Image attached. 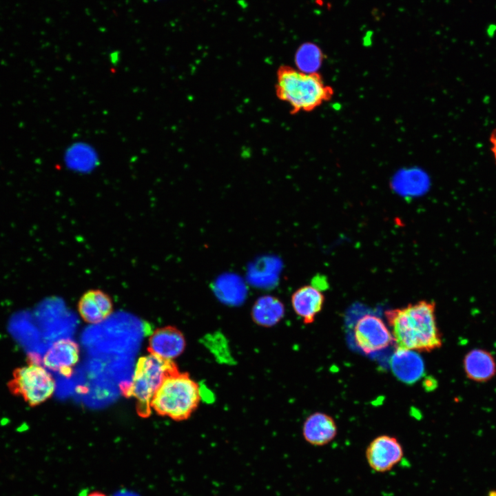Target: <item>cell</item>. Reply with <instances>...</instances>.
<instances>
[{
	"instance_id": "obj_14",
	"label": "cell",
	"mask_w": 496,
	"mask_h": 496,
	"mask_svg": "<svg viewBox=\"0 0 496 496\" xmlns=\"http://www.w3.org/2000/svg\"><path fill=\"white\" fill-rule=\"evenodd\" d=\"M304 440L313 446H323L331 442L337 435V426L327 414L316 412L305 420L302 426Z\"/></svg>"
},
{
	"instance_id": "obj_12",
	"label": "cell",
	"mask_w": 496,
	"mask_h": 496,
	"mask_svg": "<svg viewBox=\"0 0 496 496\" xmlns=\"http://www.w3.org/2000/svg\"><path fill=\"white\" fill-rule=\"evenodd\" d=\"M463 367L468 379L486 382L496 375V361L493 354L484 349L470 350L463 359Z\"/></svg>"
},
{
	"instance_id": "obj_2",
	"label": "cell",
	"mask_w": 496,
	"mask_h": 496,
	"mask_svg": "<svg viewBox=\"0 0 496 496\" xmlns=\"http://www.w3.org/2000/svg\"><path fill=\"white\" fill-rule=\"evenodd\" d=\"M276 91L293 113L309 112L329 100L332 89L326 85L320 76L304 72L288 65H282L277 72Z\"/></svg>"
},
{
	"instance_id": "obj_16",
	"label": "cell",
	"mask_w": 496,
	"mask_h": 496,
	"mask_svg": "<svg viewBox=\"0 0 496 496\" xmlns=\"http://www.w3.org/2000/svg\"><path fill=\"white\" fill-rule=\"evenodd\" d=\"M323 60V53L316 43H302L297 50L295 62L302 72L313 73L320 68Z\"/></svg>"
},
{
	"instance_id": "obj_13",
	"label": "cell",
	"mask_w": 496,
	"mask_h": 496,
	"mask_svg": "<svg viewBox=\"0 0 496 496\" xmlns=\"http://www.w3.org/2000/svg\"><path fill=\"white\" fill-rule=\"evenodd\" d=\"M390 364L394 375L408 384L416 382L424 373V362L415 351L396 349Z\"/></svg>"
},
{
	"instance_id": "obj_18",
	"label": "cell",
	"mask_w": 496,
	"mask_h": 496,
	"mask_svg": "<svg viewBox=\"0 0 496 496\" xmlns=\"http://www.w3.org/2000/svg\"><path fill=\"white\" fill-rule=\"evenodd\" d=\"M83 496H110L107 495L106 493L100 491V490H93L87 493Z\"/></svg>"
},
{
	"instance_id": "obj_10",
	"label": "cell",
	"mask_w": 496,
	"mask_h": 496,
	"mask_svg": "<svg viewBox=\"0 0 496 496\" xmlns=\"http://www.w3.org/2000/svg\"><path fill=\"white\" fill-rule=\"evenodd\" d=\"M79 358L77 344L69 339H61L54 342L48 349L43 356V363L45 368L70 376Z\"/></svg>"
},
{
	"instance_id": "obj_8",
	"label": "cell",
	"mask_w": 496,
	"mask_h": 496,
	"mask_svg": "<svg viewBox=\"0 0 496 496\" xmlns=\"http://www.w3.org/2000/svg\"><path fill=\"white\" fill-rule=\"evenodd\" d=\"M186 341L183 333L172 326L156 329L149 340L148 351L162 359L172 360L183 353Z\"/></svg>"
},
{
	"instance_id": "obj_6",
	"label": "cell",
	"mask_w": 496,
	"mask_h": 496,
	"mask_svg": "<svg viewBox=\"0 0 496 496\" xmlns=\"http://www.w3.org/2000/svg\"><path fill=\"white\" fill-rule=\"evenodd\" d=\"M354 339L358 347L366 353L384 349L393 342L392 334L383 320L372 314H366L357 321Z\"/></svg>"
},
{
	"instance_id": "obj_15",
	"label": "cell",
	"mask_w": 496,
	"mask_h": 496,
	"mask_svg": "<svg viewBox=\"0 0 496 496\" xmlns=\"http://www.w3.org/2000/svg\"><path fill=\"white\" fill-rule=\"evenodd\" d=\"M285 313L282 302L276 296H262L254 303L251 316L256 324L263 327H271L283 318Z\"/></svg>"
},
{
	"instance_id": "obj_17",
	"label": "cell",
	"mask_w": 496,
	"mask_h": 496,
	"mask_svg": "<svg viewBox=\"0 0 496 496\" xmlns=\"http://www.w3.org/2000/svg\"><path fill=\"white\" fill-rule=\"evenodd\" d=\"M490 150L494 160L496 162V127L492 131L490 136Z\"/></svg>"
},
{
	"instance_id": "obj_9",
	"label": "cell",
	"mask_w": 496,
	"mask_h": 496,
	"mask_svg": "<svg viewBox=\"0 0 496 496\" xmlns=\"http://www.w3.org/2000/svg\"><path fill=\"white\" fill-rule=\"evenodd\" d=\"M77 308L84 321L90 324H97L112 313L114 305L108 293L99 289H92L82 294Z\"/></svg>"
},
{
	"instance_id": "obj_1",
	"label": "cell",
	"mask_w": 496,
	"mask_h": 496,
	"mask_svg": "<svg viewBox=\"0 0 496 496\" xmlns=\"http://www.w3.org/2000/svg\"><path fill=\"white\" fill-rule=\"evenodd\" d=\"M385 316L396 349L431 352L442 347L434 302L420 300L387 310Z\"/></svg>"
},
{
	"instance_id": "obj_19",
	"label": "cell",
	"mask_w": 496,
	"mask_h": 496,
	"mask_svg": "<svg viewBox=\"0 0 496 496\" xmlns=\"http://www.w3.org/2000/svg\"><path fill=\"white\" fill-rule=\"evenodd\" d=\"M488 496H496V491L490 492Z\"/></svg>"
},
{
	"instance_id": "obj_7",
	"label": "cell",
	"mask_w": 496,
	"mask_h": 496,
	"mask_svg": "<svg viewBox=\"0 0 496 496\" xmlns=\"http://www.w3.org/2000/svg\"><path fill=\"white\" fill-rule=\"evenodd\" d=\"M402 457L401 444L395 437L389 435L377 437L366 450V459L369 467L378 473L390 471Z\"/></svg>"
},
{
	"instance_id": "obj_5",
	"label": "cell",
	"mask_w": 496,
	"mask_h": 496,
	"mask_svg": "<svg viewBox=\"0 0 496 496\" xmlns=\"http://www.w3.org/2000/svg\"><path fill=\"white\" fill-rule=\"evenodd\" d=\"M7 386L12 395L21 397L31 407L49 399L56 387L51 374L31 358L28 364L12 371V378Z\"/></svg>"
},
{
	"instance_id": "obj_11",
	"label": "cell",
	"mask_w": 496,
	"mask_h": 496,
	"mask_svg": "<svg viewBox=\"0 0 496 496\" xmlns=\"http://www.w3.org/2000/svg\"><path fill=\"white\" fill-rule=\"evenodd\" d=\"M291 300L296 314L304 324H309L322 309L324 296L321 289L313 285H304L292 294Z\"/></svg>"
},
{
	"instance_id": "obj_4",
	"label": "cell",
	"mask_w": 496,
	"mask_h": 496,
	"mask_svg": "<svg viewBox=\"0 0 496 496\" xmlns=\"http://www.w3.org/2000/svg\"><path fill=\"white\" fill-rule=\"evenodd\" d=\"M172 360L162 359L149 354L141 357L136 365L132 383L124 390L127 397L137 402V412L141 417L151 413V402L164 379L178 371Z\"/></svg>"
},
{
	"instance_id": "obj_3",
	"label": "cell",
	"mask_w": 496,
	"mask_h": 496,
	"mask_svg": "<svg viewBox=\"0 0 496 496\" xmlns=\"http://www.w3.org/2000/svg\"><path fill=\"white\" fill-rule=\"evenodd\" d=\"M200 397L198 384L187 373L178 370L164 379L153 396L151 408L160 415L182 421L197 409Z\"/></svg>"
}]
</instances>
